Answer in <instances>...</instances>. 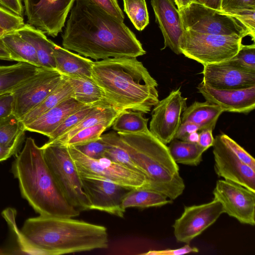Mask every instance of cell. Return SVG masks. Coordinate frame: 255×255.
<instances>
[{"mask_svg": "<svg viewBox=\"0 0 255 255\" xmlns=\"http://www.w3.org/2000/svg\"><path fill=\"white\" fill-rule=\"evenodd\" d=\"M25 131L22 121L12 113L0 118V144L19 151Z\"/></svg>", "mask_w": 255, "mask_h": 255, "instance_id": "obj_29", "label": "cell"}, {"mask_svg": "<svg viewBox=\"0 0 255 255\" xmlns=\"http://www.w3.org/2000/svg\"><path fill=\"white\" fill-rule=\"evenodd\" d=\"M198 139L199 131H194L186 136L183 140L193 143H197Z\"/></svg>", "mask_w": 255, "mask_h": 255, "instance_id": "obj_52", "label": "cell"}, {"mask_svg": "<svg viewBox=\"0 0 255 255\" xmlns=\"http://www.w3.org/2000/svg\"><path fill=\"white\" fill-rule=\"evenodd\" d=\"M76 0H24L27 24L55 37L62 31Z\"/></svg>", "mask_w": 255, "mask_h": 255, "instance_id": "obj_11", "label": "cell"}, {"mask_svg": "<svg viewBox=\"0 0 255 255\" xmlns=\"http://www.w3.org/2000/svg\"><path fill=\"white\" fill-rule=\"evenodd\" d=\"M84 105L73 98L60 103L25 126V130L35 132L48 137L70 115L82 108Z\"/></svg>", "mask_w": 255, "mask_h": 255, "instance_id": "obj_20", "label": "cell"}, {"mask_svg": "<svg viewBox=\"0 0 255 255\" xmlns=\"http://www.w3.org/2000/svg\"><path fill=\"white\" fill-rule=\"evenodd\" d=\"M199 131L198 126L194 123L189 122H181L174 138L183 140L190 133Z\"/></svg>", "mask_w": 255, "mask_h": 255, "instance_id": "obj_45", "label": "cell"}, {"mask_svg": "<svg viewBox=\"0 0 255 255\" xmlns=\"http://www.w3.org/2000/svg\"><path fill=\"white\" fill-rule=\"evenodd\" d=\"M41 68L24 62H18L11 65H0V95L11 93Z\"/></svg>", "mask_w": 255, "mask_h": 255, "instance_id": "obj_24", "label": "cell"}, {"mask_svg": "<svg viewBox=\"0 0 255 255\" xmlns=\"http://www.w3.org/2000/svg\"><path fill=\"white\" fill-rule=\"evenodd\" d=\"M117 136V132H110L101 135L107 144L105 157L120 165L142 173L127 151L118 144Z\"/></svg>", "mask_w": 255, "mask_h": 255, "instance_id": "obj_33", "label": "cell"}, {"mask_svg": "<svg viewBox=\"0 0 255 255\" xmlns=\"http://www.w3.org/2000/svg\"><path fill=\"white\" fill-rule=\"evenodd\" d=\"M70 12L62 35L65 49L96 61L146 53L124 21L88 0H76Z\"/></svg>", "mask_w": 255, "mask_h": 255, "instance_id": "obj_1", "label": "cell"}, {"mask_svg": "<svg viewBox=\"0 0 255 255\" xmlns=\"http://www.w3.org/2000/svg\"><path fill=\"white\" fill-rule=\"evenodd\" d=\"M5 33V31L1 27H0V37H1Z\"/></svg>", "mask_w": 255, "mask_h": 255, "instance_id": "obj_54", "label": "cell"}, {"mask_svg": "<svg viewBox=\"0 0 255 255\" xmlns=\"http://www.w3.org/2000/svg\"><path fill=\"white\" fill-rule=\"evenodd\" d=\"M63 78L56 69L41 68L12 91V113L21 120L40 104L59 85Z\"/></svg>", "mask_w": 255, "mask_h": 255, "instance_id": "obj_10", "label": "cell"}, {"mask_svg": "<svg viewBox=\"0 0 255 255\" xmlns=\"http://www.w3.org/2000/svg\"><path fill=\"white\" fill-rule=\"evenodd\" d=\"M117 133L118 144L146 177L145 188L159 192L172 200L183 193L185 187L184 180L166 144L149 129L137 133Z\"/></svg>", "mask_w": 255, "mask_h": 255, "instance_id": "obj_5", "label": "cell"}, {"mask_svg": "<svg viewBox=\"0 0 255 255\" xmlns=\"http://www.w3.org/2000/svg\"><path fill=\"white\" fill-rule=\"evenodd\" d=\"M246 8L255 9V0H222L221 10L230 11Z\"/></svg>", "mask_w": 255, "mask_h": 255, "instance_id": "obj_43", "label": "cell"}, {"mask_svg": "<svg viewBox=\"0 0 255 255\" xmlns=\"http://www.w3.org/2000/svg\"><path fill=\"white\" fill-rule=\"evenodd\" d=\"M232 65L249 71L255 72V44H242L232 58L228 60Z\"/></svg>", "mask_w": 255, "mask_h": 255, "instance_id": "obj_37", "label": "cell"}, {"mask_svg": "<svg viewBox=\"0 0 255 255\" xmlns=\"http://www.w3.org/2000/svg\"><path fill=\"white\" fill-rule=\"evenodd\" d=\"M1 4L15 14L23 17V6L21 0H0Z\"/></svg>", "mask_w": 255, "mask_h": 255, "instance_id": "obj_48", "label": "cell"}, {"mask_svg": "<svg viewBox=\"0 0 255 255\" xmlns=\"http://www.w3.org/2000/svg\"><path fill=\"white\" fill-rule=\"evenodd\" d=\"M224 139L236 155L244 163L255 170V159L243 147L228 135L223 133Z\"/></svg>", "mask_w": 255, "mask_h": 255, "instance_id": "obj_40", "label": "cell"}, {"mask_svg": "<svg viewBox=\"0 0 255 255\" xmlns=\"http://www.w3.org/2000/svg\"><path fill=\"white\" fill-rule=\"evenodd\" d=\"M186 101L179 88L171 91L154 106L149 130L165 144L174 138L181 123V115L187 108Z\"/></svg>", "mask_w": 255, "mask_h": 255, "instance_id": "obj_12", "label": "cell"}, {"mask_svg": "<svg viewBox=\"0 0 255 255\" xmlns=\"http://www.w3.org/2000/svg\"><path fill=\"white\" fill-rule=\"evenodd\" d=\"M172 203V200L162 193L143 187L129 190L123 200L122 207L125 210L129 208L144 209Z\"/></svg>", "mask_w": 255, "mask_h": 255, "instance_id": "obj_28", "label": "cell"}, {"mask_svg": "<svg viewBox=\"0 0 255 255\" xmlns=\"http://www.w3.org/2000/svg\"><path fill=\"white\" fill-rule=\"evenodd\" d=\"M243 38L185 30L180 49L188 58L203 66L228 61L236 55Z\"/></svg>", "mask_w": 255, "mask_h": 255, "instance_id": "obj_7", "label": "cell"}, {"mask_svg": "<svg viewBox=\"0 0 255 255\" xmlns=\"http://www.w3.org/2000/svg\"><path fill=\"white\" fill-rule=\"evenodd\" d=\"M202 82L216 89H240L255 86V72L235 67L228 61L203 66Z\"/></svg>", "mask_w": 255, "mask_h": 255, "instance_id": "obj_17", "label": "cell"}, {"mask_svg": "<svg viewBox=\"0 0 255 255\" xmlns=\"http://www.w3.org/2000/svg\"><path fill=\"white\" fill-rule=\"evenodd\" d=\"M0 60L11 61L9 54L0 37Z\"/></svg>", "mask_w": 255, "mask_h": 255, "instance_id": "obj_50", "label": "cell"}, {"mask_svg": "<svg viewBox=\"0 0 255 255\" xmlns=\"http://www.w3.org/2000/svg\"><path fill=\"white\" fill-rule=\"evenodd\" d=\"M18 151L14 148L7 147L0 144V162L16 154Z\"/></svg>", "mask_w": 255, "mask_h": 255, "instance_id": "obj_49", "label": "cell"}, {"mask_svg": "<svg viewBox=\"0 0 255 255\" xmlns=\"http://www.w3.org/2000/svg\"><path fill=\"white\" fill-rule=\"evenodd\" d=\"M226 12L237 17L250 29L253 34H255V9H239Z\"/></svg>", "mask_w": 255, "mask_h": 255, "instance_id": "obj_42", "label": "cell"}, {"mask_svg": "<svg viewBox=\"0 0 255 255\" xmlns=\"http://www.w3.org/2000/svg\"><path fill=\"white\" fill-rule=\"evenodd\" d=\"M213 147L214 168L217 175L255 192V170L236 155L225 141L223 133L214 138Z\"/></svg>", "mask_w": 255, "mask_h": 255, "instance_id": "obj_15", "label": "cell"}, {"mask_svg": "<svg viewBox=\"0 0 255 255\" xmlns=\"http://www.w3.org/2000/svg\"><path fill=\"white\" fill-rule=\"evenodd\" d=\"M156 20L164 40V46L176 54H181L180 45L185 32L179 11L172 0H151Z\"/></svg>", "mask_w": 255, "mask_h": 255, "instance_id": "obj_19", "label": "cell"}, {"mask_svg": "<svg viewBox=\"0 0 255 255\" xmlns=\"http://www.w3.org/2000/svg\"><path fill=\"white\" fill-rule=\"evenodd\" d=\"M224 213L221 203L213 199L208 203L185 206L172 227L177 242L189 243L212 225Z\"/></svg>", "mask_w": 255, "mask_h": 255, "instance_id": "obj_14", "label": "cell"}, {"mask_svg": "<svg viewBox=\"0 0 255 255\" xmlns=\"http://www.w3.org/2000/svg\"><path fill=\"white\" fill-rule=\"evenodd\" d=\"M16 31L33 46L41 67L56 69L53 54L55 43L48 39L41 30L27 23Z\"/></svg>", "mask_w": 255, "mask_h": 255, "instance_id": "obj_22", "label": "cell"}, {"mask_svg": "<svg viewBox=\"0 0 255 255\" xmlns=\"http://www.w3.org/2000/svg\"><path fill=\"white\" fill-rule=\"evenodd\" d=\"M11 171L21 195L40 215L74 218L80 211L65 199L45 160L43 150L31 137L12 163Z\"/></svg>", "mask_w": 255, "mask_h": 255, "instance_id": "obj_4", "label": "cell"}, {"mask_svg": "<svg viewBox=\"0 0 255 255\" xmlns=\"http://www.w3.org/2000/svg\"><path fill=\"white\" fill-rule=\"evenodd\" d=\"M41 147L46 164L66 201L80 212L90 210L81 176L68 146L45 143Z\"/></svg>", "mask_w": 255, "mask_h": 255, "instance_id": "obj_6", "label": "cell"}, {"mask_svg": "<svg viewBox=\"0 0 255 255\" xmlns=\"http://www.w3.org/2000/svg\"><path fill=\"white\" fill-rule=\"evenodd\" d=\"M123 111L113 107H99L87 116L79 124L67 132L57 139L46 143L48 144H62L79 131L98 124L110 121H114Z\"/></svg>", "mask_w": 255, "mask_h": 255, "instance_id": "obj_31", "label": "cell"}, {"mask_svg": "<svg viewBox=\"0 0 255 255\" xmlns=\"http://www.w3.org/2000/svg\"><path fill=\"white\" fill-rule=\"evenodd\" d=\"M68 78L73 87V98L78 102L84 105L112 106L107 101L102 89L92 77Z\"/></svg>", "mask_w": 255, "mask_h": 255, "instance_id": "obj_27", "label": "cell"}, {"mask_svg": "<svg viewBox=\"0 0 255 255\" xmlns=\"http://www.w3.org/2000/svg\"><path fill=\"white\" fill-rule=\"evenodd\" d=\"M196 0H174L178 10L188 6Z\"/></svg>", "mask_w": 255, "mask_h": 255, "instance_id": "obj_53", "label": "cell"}, {"mask_svg": "<svg viewBox=\"0 0 255 255\" xmlns=\"http://www.w3.org/2000/svg\"><path fill=\"white\" fill-rule=\"evenodd\" d=\"M124 11L134 26L141 31L149 23V15L145 0H123Z\"/></svg>", "mask_w": 255, "mask_h": 255, "instance_id": "obj_34", "label": "cell"}, {"mask_svg": "<svg viewBox=\"0 0 255 255\" xmlns=\"http://www.w3.org/2000/svg\"><path fill=\"white\" fill-rule=\"evenodd\" d=\"M222 0H204L202 3L205 6L217 10H221Z\"/></svg>", "mask_w": 255, "mask_h": 255, "instance_id": "obj_51", "label": "cell"}, {"mask_svg": "<svg viewBox=\"0 0 255 255\" xmlns=\"http://www.w3.org/2000/svg\"><path fill=\"white\" fill-rule=\"evenodd\" d=\"M213 194L214 199L221 203L224 213L241 224L255 225V192L223 179L217 181Z\"/></svg>", "mask_w": 255, "mask_h": 255, "instance_id": "obj_13", "label": "cell"}, {"mask_svg": "<svg viewBox=\"0 0 255 255\" xmlns=\"http://www.w3.org/2000/svg\"><path fill=\"white\" fill-rule=\"evenodd\" d=\"M82 188L90 204L97 210L123 218L126 210L123 200L131 189L106 179L81 176Z\"/></svg>", "mask_w": 255, "mask_h": 255, "instance_id": "obj_16", "label": "cell"}, {"mask_svg": "<svg viewBox=\"0 0 255 255\" xmlns=\"http://www.w3.org/2000/svg\"><path fill=\"white\" fill-rule=\"evenodd\" d=\"M120 21H124V14L117 0H88Z\"/></svg>", "mask_w": 255, "mask_h": 255, "instance_id": "obj_41", "label": "cell"}, {"mask_svg": "<svg viewBox=\"0 0 255 255\" xmlns=\"http://www.w3.org/2000/svg\"><path fill=\"white\" fill-rule=\"evenodd\" d=\"M136 58L94 61L92 78L112 106L147 114L159 101L158 83Z\"/></svg>", "mask_w": 255, "mask_h": 255, "instance_id": "obj_3", "label": "cell"}, {"mask_svg": "<svg viewBox=\"0 0 255 255\" xmlns=\"http://www.w3.org/2000/svg\"><path fill=\"white\" fill-rule=\"evenodd\" d=\"M149 119L138 111L126 110L122 111L114 121L113 129L117 132L137 133L148 129Z\"/></svg>", "mask_w": 255, "mask_h": 255, "instance_id": "obj_32", "label": "cell"}, {"mask_svg": "<svg viewBox=\"0 0 255 255\" xmlns=\"http://www.w3.org/2000/svg\"><path fill=\"white\" fill-rule=\"evenodd\" d=\"M24 24L23 17L0 6V27L6 33L17 30Z\"/></svg>", "mask_w": 255, "mask_h": 255, "instance_id": "obj_38", "label": "cell"}, {"mask_svg": "<svg viewBox=\"0 0 255 255\" xmlns=\"http://www.w3.org/2000/svg\"><path fill=\"white\" fill-rule=\"evenodd\" d=\"M53 54L56 70L67 78L92 77L94 61L54 44Z\"/></svg>", "mask_w": 255, "mask_h": 255, "instance_id": "obj_21", "label": "cell"}, {"mask_svg": "<svg viewBox=\"0 0 255 255\" xmlns=\"http://www.w3.org/2000/svg\"><path fill=\"white\" fill-rule=\"evenodd\" d=\"M199 250L196 247H191L186 244L183 247L176 249H166L163 250H151L142 253L144 255H181L190 253H198Z\"/></svg>", "mask_w": 255, "mask_h": 255, "instance_id": "obj_44", "label": "cell"}, {"mask_svg": "<svg viewBox=\"0 0 255 255\" xmlns=\"http://www.w3.org/2000/svg\"><path fill=\"white\" fill-rule=\"evenodd\" d=\"M73 87L69 79L64 77L59 85L37 106L21 120L24 127L63 101L73 98Z\"/></svg>", "mask_w": 255, "mask_h": 255, "instance_id": "obj_25", "label": "cell"}, {"mask_svg": "<svg viewBox=\"0 0 255 255\" xmlns=\"http://www.w3.org/2000/svg\"><path fill=\"white\" fill-rule=\"evenodd\" d=\"M185 30L242 38L250 35L255 40V34L234 15L221 10L207 7L195 1L178 10Z\"/></svg>", "mask_w": 255, "mask_h": 255, "instance_id": "obj_8", "label": "cell"}, {"mask_svg": "<svg viewBox=\"0 0 255 255\" xmlns=\"http://www.w3.org/2000/svg\"><path fill=\"white\" fill-rule=\"evenodd\" d=\"M103 105H84L82 108L67 117L49 136L48 142L53 141L67 132L87 116L99 107H107Z\"/></svg>", "mask_w": 255, "mask_h": 255, "instance_id": "obj_35", "label": "cell"}, {"mask_svg": "<svg viewBox=\"0 0 255 255\" xmlns=\"http://www.w3.org/2000/svg\"><path fill=\"white\" fill-rule=\"evenodd\" d=\"M1 38L11 61L26 63L41 67L33 46L16 30L5 33Z\"/></svg>", "mask_w": 255, "mask_h": 255, "instance_id": "obj_26", "label": "cell"}, {"mask_svg": "<svg viewBox=\"0 0 255 255\" xmlns=\"http://www.w3.org/2000/svg\"><path fill=\"white\" fill-rule=\"evenodd\" d=\"M20 250L28 255H60L107 248V228L71 217L41 216L24 222L15 234Z\"/></svg>", "mask_w": 255, "mask_h": 255, "instance_id": "obj_2", "label": "cell"}, {"mask_svg": "<svg viewBox=\"0 0 255 255\" xmlns=\"http://www.w3.org/2000/svg\"><path fill=\"white\" fill-rule=\"evenodd\" d=\"M80 176L106 179L131 189L145 188V175L115 163L106 157L96 159L83 154L75 146H68Z\"/></svg>", "mask_w": 255, "mask_h": 255, "instance_id": "obj_9", "label": "cell"}, {"mask_svg": "<svg viewBox=\"0 0 255 255\" xmlns=\"http://www.w3.org/2000/svg\"><path fill=\"white\" fill-rule=\"evenodd\" d=\"M206 101L220 106L224 112L248 114L255 108V86L232 90H220L202 82L197 87Z\"/></svg>", "mask_w": 255, "mask_h": 255, "instance_id": "obj_18", "label": "cell"}, {"mask_svg": "<svg viewBox=\"0 0 255 255\" xmlns=\"http://www.w3.org/2000/svg\"><path fill=\"white\" fill-rule=\"evenodd\" d=\"M223 112L220 106L212 102L195 101L183 112L181 122L193 123L198 126L200 131L205 129L213 130Z\"/></svg>", "mask_w": 255, "mask_h": 255, "instance_id": "obj_23", "label": "cell"}, {"mask_svg": "<svg viewBox=\"0 0 255 255\" xmlns=\"http://www.w3.org/2000/svg\"><path fill=\"white\" fill-rule=\"evenodd\" d=\"M0 6H1L4 7V6H3L1 4V3H0ZM4 8H5V7H4Z\"/></svg>", "mask_w": 255, "mask_h": 255, "instance_id": "obj_56", "label": "cell"}, {"mask_svg": "<svg viewBox=\"0 0 255 255\" xmlns=\"http://www.w3.org/2000/svg\"><path fill=\"white\" fill-rule=\"evenodd\" d=\"M212 131L213 130L211 129H205L199 131L197 143L205 150L213 145L214 137L213 136Z\"/></svg>", "mask_w": 255, "mask_h": 255, "instance_id": "obj_47", "label": "cell"}, {"mask_svg": "<svg viewBox=\"0 0 255 255\" xmlns=\"http://www.w3.org/2000/svg\"><path fill=\"white\" fill-rule=\"evenodd\" d=\"M87 156L98 159L105 157L107 144L101 137L96 140L75 146Z\"/></svg>", "mask_w": 255, "mask_h": 255, "instance_id": "obj_39", "label": "cell"}, {"mask_svg": "<svg viewBox=\"0 0 255 255\" xmlns=\"http://www.w3.org/2000/svg\"><path fill=\"white\" fill-rule=\"evenodd\" d=\"M13 98L11 93L0 95V118L7 116L12 111Z\"/></svg>", "mask_w": 255, "mask_h": 255, "instance_id": "obj_46", "label": "cell"}, {"mask_svg": "<svg viewBox=\"0 0 255 255\" xmlns=\"http://www.w3.org/2000/svg\"><path fill=\"white\" fill-rule=\"evenodd\" d=\"M113 122L114 121H110L101 123L84 128L79 131L64 143L60 145L76 146L96 140L100 138L103 133L107 128L112 126Z\"/></svg>", "mask_w": 255, "mask_h": 255, "instance_id": "obj_36", "label": "cell"}, {"mask_svg": "<svg viewBox=\"0 0 255 255\" xmlns=\"http://www.w3.org/2000/svg\"><path fill=\"white\" fill-rule=\"evenodd\" d=\"M169 152L176 163L197 166L202 161L206 151L197 143L174 138L168 146Z\"/></svg>", "mask_w": 255, "mask_h": 255, "instance_id": "obj_30", "label": "cell"}, {"mask_svg": "<svg viewBox=\"0 0 255 255\" xmlns=\"http://www.w3.org/2000/svg\"><path fill=\"white\" fill-rule=\"evenodd\" d=\"M204 0H196V1H198L200 3H203Z\"/></svg>", "mask_w": 255, "mask_h": 255, "instance_id": "obj_55", "label": "cell"}]
</instances>
